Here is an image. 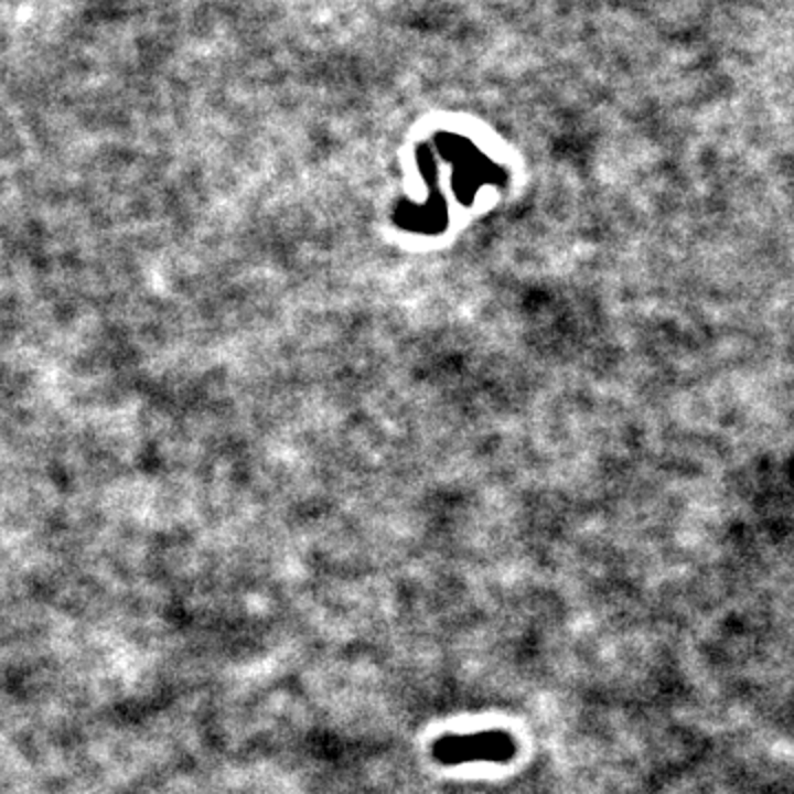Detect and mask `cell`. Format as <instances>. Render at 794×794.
I'll return each instance as SVG.
<instances>
[{"mask_svg": "<svg viewBox=\"0 0 794 794\" xmlns=\"http://www.w3.org/2000/svg\"><path fill=\"white\" fill-rule=\"evenodd\" d=\"M516 754V739L505 730L443 734L432 743V759L441 765L507 763Z\"/></svg>", "mask_w": 794, "mask_h": 794, "instance_id": "6da1fadb", "label": "cell"}]
</instances>
